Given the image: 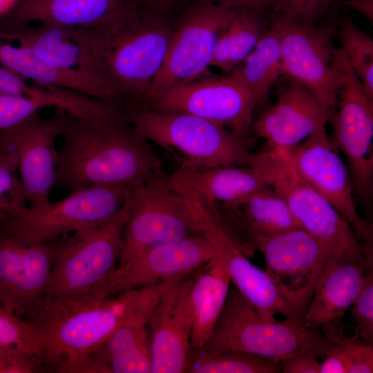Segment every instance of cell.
I'll use <instances>...</instances> for the list:
<instances>
[{"instance_id": "6da1fadb", "label": "cell", "mask_w": 373, "mask_h": 373, "mask_svg": "<svg viewBox=\"0 0 373 373\" xmlns=\"http://www.w3.org/2000/svg\"><path fill=\"white\" fill-rule=\"evenodd\" d=\"M173 30L164 15L131 4L95 26L76 28L78 69L97 78L126 106L143 108Z\"/></svg>"}, {"instance_id": "7a4b0ae2", "label": "cell", "mask_w": 373, "mask_h": 373, "mask_svg": "<svg viewBox=\"0 0 373 373\" xmlns=\"http://www.w3.org/2000/svg\"><path fill=\"white\" fill-rule=\"evenodd\" d=\"M54 188L137 186L164 174L149 141L126 120H90L64 112Z\"/></svg>"}, {"instance_id": "3957f363", "label": "cell", "mask_w": 373, "mask_h": 373, "mask_svg": "<svg viewBox=\"0 0 373 373\" xmlns=\"http://www.w3.org/2000/svg\"><path fill=\"white\" fill-rule=\"evenodd\" d=\"M334 340L308 328L304 316L290 315L267 322L233 286L202 349L209 352L240 351L283 362L292 356L313 352L325 356Z\"/></svg>"}, {"instance_id": "277c9868", "label": "cell", "mask_w": 373, "mask_h": 373, "mask_svg": "<svg viewBox=\"0 0 373 373\" xmlns=\"http://www.w3.org/2000/svg\"><path fill=\"white\" fill-rule=\"evenodd\" d=\"M131 123L149 141L177 154L182 164L204 169L252 166L261 153L251 151V140L221 124L193 115L137 108Z\"/></svg>"}, {"instance_id": "5b68a950", "label": "cell", "mask_w": 373, "mask_h": 373, "mask_svg": "<svg viewBox=\"0 0 373 373\" xmlns=\"http://www.w3.org/2000/svg\"><path fill=\"white\" fill-rule=\"evenodd\" d=\"M128 207V196L115 216L56 247L44 309L85 298L116 268Z\"/></svg>"}, {"instance_id": "8992f818", "label": "cell", "mask_w": 373, "mask_h": 373, "mask_svg": "<svg viewBox=\"0 0 373 373\" xmlns=\"http://www.w3.org/2000/svg\"><path fill=\"white\" fill-rule=\"evenodd\" d=\"M199 233L190 200L173 187L169 175L155 177L128 196L119 266L148 249Z\"/></svg>"}, {"instance_id": "52a82bcc", "label": "cell", "mask_w": 373, "mask_h": 373, "mask_svg": "<svg viewBox=\"0 0 373 373\" xmlns=\"http://www.w3.org/2000/svg\"><path fill=\"white\" fill-rule=\"evenodd\" d=\"M134 188L95 185L70 193L56 202L50 201L38 207L26 206L1 216L0 231L25 242L48 240L76 232L115 216Z\"/></svg>"}, {"instance_id": "ba28073f", "label": "cell", "mask_w": 373, "mask_h": 373, "mask_svg": "<svg viewBox=\"0 0 373 373\" xmlns=\"http://www.w3.org/2000/svg\"><path fill=\"white\" fill-rule=\"evenodd\" d=\"M125 311L121 294L48 308L36 323L44 338L42 361L50 369L63 361L90 357L106 343Z\"/></svg>"}, {"instance_id": "9c48e42d", "label": "cell", "mask_w": 373, "mask_h": 373, "mask_svg": "<svg viewBox=\"0 0 373 373\" xmlns=\"http://www.w3.org/2000/svg\"><path fill=\"white\" fill-rule=\"evenodd\" d=\"M235 8L198 0L174 26L163 63L146 95L143 108L176 84L207 70L220 32L231 21Z\"/></svg>"}, {"instance_id": "30bf717a", "label": "cell", "mask_w": 373, "mask_h": 373, "mask_svg": "<svg viewBox=\"0 0 373 373\" xmlns=\"http://www.w3.org/2000/svg\"><path fill=\"white\" fill-rule=\"evenodd\" d=\"M276 152L271 186L286 200L299 227L332 250L334 258L368 267L364 244L334 207L295 170L286 154Z\"/></svg>"}, {"instance_id": "8fae6325", "label": "cell", "mask_w": 373, "mask_h": 373, "mask_svg": "<svg viewBox=\"0 0 373 373\" xmlns=\"http://www.w3.org/2000/svg\"><path fill=\"white\" fill-rule=\"evenodd\" d=\"M251 242L263 254L265 271L291 315L304 316L316 284L334 257L332 250L300 228Z\"/></svg>"}, {"instance_id": "7c38bea8", "label": "cell", "mask_w": 373, "mask_h": 373, "mask_svg": "<svg viewBox=\"0 0 373 373\" xmlns=\"http://www.w3.org/2000/svg\"><path fill=\"white\" fill-rule=\"evenodd\" d=\"M257 103L254 93L230 73L218 76L206 70L173 86L144 108L193 115L249 137Z\"/></svg>"}, {"instance_id": "4fadbf2b", "label": "cell", "mask_w": 373, "mask_h": 373, "mask_svg": "<svg viewBox=\"0 0 373 373\" xmlns=\"http://www.w3.org/2000/svg\"><path fill=\"white\" fill-rule=\"evenodd\" d=\"M271 24L280 36L284 75L306 86L334 113L340 75L332 42L336 27L292 22L278 15Z\"/></svg>"}, {"instance_id": "5bb4252c", "label": "cell", "mask_w": 373, "mask_h": 373, "mask_svg": "<svg viewBox=\"0 0 373 373\" xmlns=\"http://www.w3.org/2000/svg\"><path fill=\"white\" fill-rule=\"evenodd\" d=\"M49 240L25 242L0 231V305L35 323L44 312L57 247Z\"/></svg>"}, {"instance_id": "9a60e30c", "label": "cell", "mask_w": 373, "mask_h": 373, "mask_svg": "<svg viewBox=\"0 0 373 373\" xmlns=\"http://www.w3.org/2000/svg\"><path fill=\"white\" fill-rule=\"evenodd\" d=\"M215 249L204 233L157 245L116 267L85 298L104 300L126 290L182 279L205 265Z\"/></svg>"}, {"instance_id": "2e32d148", "label": "cell", "mask_w": 373, "mask_h": 373, "mask_svg": "<svg viewBox=\"0 0 373 373\" xmlns=\"http://www.w3.org/2000/svg\"><path fill=\"white\" fill-rule=\"evenodd\" d=\"M325 128L284 152L300 176L326 200L352 227L367 249H373V227L356 211L351 176Z\"/></svg>"}, {"instance_id": "e0dca14e", "label": "cell", "mask_w": 373, "mask_h": 373, "mask_svg": "<svg viewBox=\"0 0 373 373\" xmlns=\"http://www.w3.org/2000/svg\"><path fill=\"white\" fill-rule=\"evenodd\" d=\"M63 122V113L46 119L38 111L0 131V149L17 154L20 180L30 207H41L50 202L57 166L55 142L61 135Z\"/></svg>"}, {"instance_id": "ac0fdd59", "label": "cell", "mask_w": 373, "mask_h": 373, "mask_svg": "<svg viewBox=\"0 0 373 373\" xmlns=\"http://www.w3.org/2000/svg\"><path fill=\"white\" fill-rule=\"evenodd\" d=\"M180 280L163 281L119 293L125 302L124 314L108 340L95 354L112 372H151L149 319L162 296Z\"/></svg>"}, {"instance_id": "d6986e66", "label": "cell", "mask_w": 373, "mask_h": 373, "mask_svg": "<svg viewBox=\"0 0 373 373\" xmlns=\"http://www.w3.org/2000/svg\"><path fill=\"white\" fill-rule=\"evenodd\" d=\"M276 160V153L267 149L252 166L204 169L180 166L169 180L180 193L216 211L218 203L229 206L271 186Z\"/></svg>"}, {"instance_id": "ffe728a7", "label": "cell", "mask_w": 373, "mask_h": 373, "mask_svg": "<svg viewBox=\"0 0 373 373\" xmlns=\"http://www.w3.org/2000/svg\"><path fill=\"white\" fill-rule=\"evenodd\" d=\"M334 140L345 156L359 195L368 200L373 191V99L361 86L343 84L336 96Z\"/></svg>"}, {"instance_id": "44dd1931", "label": "cell", "mask_w": 373, "mask_h": 373, "mask_svg": "<svg viewBox=\"0 0 373 373\" xmlns=\"http://www.w3.org/2000/svg\"><path fill=\"white\" fill-rule=\"evenodd\" d=\"M333 114L306 86L289 78L276 104L252 122L251 131L268 150L287 152L325 128Z\"/></svg>"}, {"instance_id": "7402d4cb", "label": "cell", "mask_w": 373, "mask_h": 373, "mask_svg": "<svg viewBox=\"0 0 373 373\" xmlns=\"http://www.w3.org/2000/svg\"><path fill=\"white\" fill-rule=\"evenodd\" d=\"M193 278L177 282L161 298L149 319L151 372H186L191 350Z\"/></svg>"}, {"instance_id": "603a6c76", "label": "cell", "mask_w": 373, "mask_h": 373, "mask_svg": "<svg viewBox=\"0 0 373 373\" xmlns=\"http://www.w3.org/2000/svg\"><path fill=\"white\" fill-rule=\"evenodd\" d=\"M131 4L127 0H19L9 13L0 17V28L32 22L90 28Z\"/></svg>"}, {"instance_id": "cb8c5ba5", "label": "cell", "mask_w": 373, "mask_h": 373, "mask_svg": "<svg viewBox=\"0 0 373 373\" xmlns=\"http://www.w3.org/2000/svg\"><path fill=\"white\" fill-rule=\"evenodd\" d=\"M365 271L352 262L330 258L305 310L306 326L312 330L325 329L343 316L361 290Z\"/></svg>"}, {"instance_id": "d4e9b609", "label": "cell", "mask_w": 373, "mask_h": 373, "mask_svg": "<svg viewBox=\"0 0 373 373\" xmlns=\"http://www.w3.org/2000/svg\"><path fill=\"white\" fill-rule=\"evenodd\" d=\"M205 235L221 246L227 257L231 282L262 320L272 322L276 320V314L291 315L287 303L266 271L250 262L242 246L228 234L222 224Z\"/></svg>"}, {"instance_id": "484cf974", "label": "cell", "mask_w": 373, "mask_h": 373, "mask_svg": "<svg viewBox=\"0 0 373 373\" xmlns=\"http://www.w3.org/2000/svg\"><path fill=\"white\" fill-rule=\"evenodd\" d=\"M0 64L38 85L73 90L93 98L124 106L95 77L77 68H64L48 64L21 46L0 39Z\"/></svg>"}, {"instance_id": "4316f807", "label": "cell", "mask_w": 373, "mask_h": 373, "mask_svg": "<svg viewBox=\"0 0 373 373\" xmlns=\"http://www.w3.org/2000/svg\"><path fill=\"white\" fill-rule=\"evenodd\" d=\"M210 240L215 252L193 278L191 291L193 326L190 350L202 348L209 338L225 304L231 282L224 250L216 241Z\"/></svg>"}, {"instance_id": "83f0119b", "label": "cell", "mask_w": 373, "mask_h": 373, "mask_svg": "<svg viewBox=\"0 0 373 373\" xmlns=\"http://www.w3.org/2000/svg\"><path fill=\"white\" fill-rule=\"evenodd\" d=\"M0 39L16 41L41 60L64 68H79L81 50L76 28L30 23L0 28Z\"/></svg>"}, {"instance_id": "f1b7e54d", "label": "cell", "mask_w": 373, "mask_h": 373, "mask_svg": "<svg viewBox=\"0 0 373 373\" xmlns=\"http://www.w3.org/2000/svg\"><path fill=\"white\" fill-rule=\"evenodd\" d=\"M224 207L250 241L300 228L286 200L271 186Z\"/></svg>"}, {"instance_id": "f546056e", "label": "cell", "mask_w": 373, "mask_h": 373, "mask_svg": "<svg viewBox=\"0 0 373 373\" xmlns=\"http://www.w3.org/2000/svg\"><path fill=\"white\" fill-rule=\"evenodd\" d=\"M261 12L235 8L233 17L216 41L211 66L231 73L253 50L265 30Z\"/></svg>"}, {"instance_id": "4dcf8cb0", "label": "cell", "mask_w": 373, "mask_h": 373, "mask_svg": "<svg viewBox=\"0 0 373 373\" xmlns=\"http://www.w3.org/2000/svg\"><path fill=\"white\" fill-rule=\"evenodd\" d=\"M229 73L254 93L258 102L267 97L284 75L280 36L272 24L246 59Z\"/></svg>"}, {"instance_id": "1f68e13d", "label": "cell", "mask_w": 373, "mask_h": 373, "mask_svg": "<svg viewBox=\"0 0 373 373\" xmlns=\"http://www.w3.org/2000/svg\"><path fill=\"white\" fill-rule=\"evenodd\" d=\"M283 362L240 351L209 352L190 350L186 372L189 373H278Z\"/></svg>"}, {"instance_id": "d6a6232c", "label": "cell", "mask_w": 373, "mask_h": 373, "mask_svg": "<svg viewBox=\"0 0 373 373\" xmlns=\"http://www.w3.org/2000/svg\"><path fill=\"white\" fill-rule=\"evenodd\" d=\"M341 49L360 79L367 94L373 99V40L360 30L350 17L336 29Z\"/></svg>"}, {"instance_id": "836d02e7", "label": "cell", "mask_w": 373, "mask_h": 373, "mask_svg": "<svg viewBox=\"0 0 373 373\" xmlns=\"http://www.w3.org/2000/svg\"><path fill=\"white\" fill-rule=\"evenodd\" d=\"M44 349V338L39 326L0 305V352L21 350L37 355L42 360Z\"/></svg>"}, {"instance_id": "e575fe53", "label": "cell", "mask_w": 373, "mask_h": 373, "mask_svg": "<svg viewBox=\"0 0 373 373\" xmlns=\"http://www.w3.org/2000/svg\"><path fill=\"white\" fill-rule=\"evenodd\" d=\"M15 151L0 149V216L26 206Z\"/></svg>"}, {"instance_id": "d590c367", "label": "cell", "mask_w": 373, "mask_h": 373, "mask_svg": "<svg viewBox=\"0 0 373 373\" xmlns=\"http://www.w3.org/2000/svg\"><path fill=\"white\" fill-rule=\"evenodd\" d=\"M334 0H276L275 13L292 22L316 25L329 10Z\"/></svg>"}, {"instance_id": "8d00e7d4", "label": "cell", "mask_w": 373, "mask_h": 373, "mask_svg": "<svg viewBox=\"0 0 373 373\" xmlns=\"http://www.w3.org/2000/svg\"><path fill=\"white\" fill-rule=\"evenodd\" d=\"M352 314L359 339L373 344V271L365 274L361 290L352 304Z\"/></svg>"}, {"instance_id": "74e56055", "label": "cell", "mask_w": 373, "mask_h": 373, "mask_svg": "<svg viewBox=\"0 0 373 373\" xmlns=\"http://www.w3.org/2000/svg\"><path fill=\"white\" fill-rule=\"evenodd\" d=\"M329 334L334 340L346 365V373L373 372V344L355 338L343 339L332 329Z\"/></svg>"}, {"instance_id": "f35d334b", "label": "cell", "mask_w": 373, "mask_h": 373, "mask_svg": "<svg viewBox=\"0 0 373 373\" xmlns=\"http://www.w3.org/2000/svg\"><path fill=\"white\" fill-rule=\"evenodd\" d=\"M39 356L31 352L13 350L0 352V373H36L44 370Z\"/></svg>"}, {"instance_id": "ab89813d", "label": "cell", "mask_w": 373, "mask_h": 373, "mask_svg": "<svg viewBox=\"0 0 373 373\" xmlns=\"http://www.w3.org/2000/svg\"><path fill=\"white\" fill-rule=\"evenodd\" d=\"M41 89L40 85L28 86L21 77L0 64V93L30 97L39 93Z\"/></svg>"}, {"instance_id": "60d3db41", "label": "cell", "mask_w": 373, "mask_h": 373, "mask_svg": "<svg viewBox=\"0 0 373 373\" xmlns=\"http://www.w3.org/2000/svg\"><path fill=\"white\" fill-rule=\"evenodd\" d=\"M313 352H304L292 356L283 362V373H320L321 363Z\"/></svg>"}, {"instance_id": "b9f144b4", "label": "cell", "mask_w": 373, "mask_h": 373, "mask_svg": "<svg viewBox=\"0 0 373 373\" xmlns=\"http://www.w3.org/2000/svg\"><path fill=\"white\" fill-rule=\"evenodd\" d=\"M215 3L229 7H244L252 8L264 12L267 9L271 8L274 11L276 8V0H205Z\"/></svg>"}, {"instance_id": "7bdbcfd3", "label": "cell", "mask_w": 373, "mask_h": 373, "mask_svg": "<svg viewBox=\"0 0 373 373\" xmlns=\"http://www.w3.org/2000/svg\"><path fill=\"white\" fill-rule=\"evenodd\" d=\"M131 4L164 15L182 0H127Z\"/></svg>"}, {"instance_id": "ee69618b", "label": "cell", "mask_w": 373, "mask_h": 373, "mask_svg": "<svg viewBox=\"0 0 373 373\" xmlns=\"http://www.w3.org/2000/svg\"><path fill=\"white\" fill-rule=\"evenodd\" d=\"M343 3L365 16L371 22L373 19V0H345Z\"/></svg>"}, {"instance_id": "f6af8a7d", "label": "cell", "mask_w": 373, "mask_h": 373, "mask_svg": "<svg viewBox=\"0 0 373 373\" xmlns=\"http://www.w3.org/2000/svg\"><path fill=\"white\" fill-rule=\"evenodd\" d=\"M19 0H0V17L9 13Z\"/></svg>"}]
</instances>
